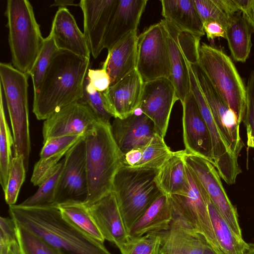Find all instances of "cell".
I'll list each match as a JSON object with an SVG mask.
<instances>
[{"label": "cell", "mask_w": 254, "mask_h": 254, "mask_svg": "<svg viewBox=\"0 0 254 254\" xmlns=\"http://www.w3.org/2000/svg\"><path fill=\"white\" fill-rule=\"evenodd\" d=\"M57 205L65 218L89 236L104 243L105 239L88 206L83 202L70 201Z\"/></svg>", "instance_id": "obj_33"}, {"label": "cell", "mask_w": 254, "mask_h": 254, "mask_svg": "<svg viewBox=\"0 0 254 254\" xmlns=\"http://www.w3.org/2000/svg\"><path fill=\"white\" fill-rule=\"evenodd\" d=\"M49 34L60 50L90 59V51L85 35L66 7H60L56 12Z\"/></svg>", "instance_id": "obj_22"}, {"label": "cell", "mask_w": 254, "mask_h": 254, "mask_svg": "<svg viewBox=\"0 0 254 254\" xmlns=\"http://www.w3.org/2000/svg\"><path fill=\"white\" fill-rule=\"evenodd\" d=\"M136 70L144 82L170 78V55L161 21L150 25L138 37Z\"/></svg>", "instance_id": "obj_9"}, {"label": "cell", "mask_w": 254, "mask_h": 254, "mask_svg": "<svg viewBox=\"0 0 254 254\" xmlns=\"http://www.w3.org/2000/svg\"><path fill=\"white\" fill-rule=\"evenodd\" d=\"M197 63L241 124L246 108V87L232 60L221 49L202 42L198 48Z\"/></svg>", "instance_id": "obj_7"}, {"label": "cell", "mask_w": 254, "mask_h": 254, "mask_svg": "<svg viewBox=\"0 0 254 254\" xmlns=\"http://www.w3.org/2000/svg\"><path fill=\"white\" fill-rule=\"evenodd\" d=\"M64 165L63 158L54 172L38 186L35 193L19 204L24 207H36L54 204L56 190Z\"/></svg>", "instance_id": "obj_36"}, {"label": "cell", "mask_w": 254, "mask_h": 254, "mask_svg": "<svg viewBox=\"0 0 254 254\" xmlns=\"http://www.w3.org/2000/svg\"><path fill=\"white\" fill-rule=\"evenodd\" d=\"M203 25L205 34L209 41H213L216 38H226L225 31L219 23L212 21Z\"/></svg>", "instance_id": "obj_46"}, {"label": "cell", "mask_w": 254, "mask_h": 254, "mask_svg": "<svg viewBox=\"0 0 254 254\" xmlns=\"http://www.w3.org/2000/svg\"><path fill=\"white\" fill-rule=\"evenodd\" d=\"M88 206L105 240L118 248L127 242L129 236L113 191Z\"/></svg>", "instance_id": "obj_20"}, {"label": "cell", "mask_w": 254, "mask_h": 254, "mask_svg": "<svg viewBox=\"0 0 254 254\" xmlns=\"http://www.w3.org/2000/svg\"><path fill=\"white\" fill-rule=\"evenodd\" d=\"M188 185L183 190L168 195L173 218L202 235L218 252H223L217 241L208 208L209 196L193 171L186 163Z\"/></svg>", "instance_id": "obj_8"}, {"label": "cell", "mask_w": 254, "mask_h": 254, "mask_svg": "<svg viewBox=\"0 0 254 254\" xmlns=\"http://www.w3.org/2000/svg\"><path fill=\"white\" fill-rule=\"evenodd\" d=\"M189 62L215 124L229 150L238 159L244 145L236 115L213 86L197 62Z\"/></svg>", "instance_id": "obj_10"}, {"label": "cell", "mask_w": 254, "mask_h": 254, "mask_svg": "<svg viewBox=\"0 0 254 254\" xmlns=\"http://www.w3.org/2000/svg\"><path fill=\"white\" fill-rule=\"evenodd\" d=\"M179 100L169 78H161L144 82L138 108L153 123L156 133L164 138L173 107Z\"/></svg>", "instance_id": "obj_14"}, {"label": "cell", "mask_w": 254, "mask_h": 254, "mask_svg": "<svg viewBox=\"0 0 254 254\" xmlns=\"http://www.w3.org/2000/svg\"><path fill=\"white\" fill-rule=\"evenodd\" d=\"M79 101L87 105L98 120L110 122L113 116L110 112L104 92L95 90L88 82L84 81L83 96Z\"/></svg>", "instance_id": "obj_41"}, {"label": "cell", "mask_w": 254, "mask_h": 254, "mask_svg": "<svg viewBox=\"0 0 254 254\" xmlns=\"http://www.w3.org/2000/svg\"><path fill=\"white\" fill-rule=\"evenodd\" d=\"M203 23L216 22L225 30L232 15L240 11L234 0H193Z\"/></svg>", "instance_id": "obj_34"}, {"label": "cell", "mask_w": 254, "mask_h": 254, "mask_svg": "<svg viewBox=\"0 0 254 254\" xmlns=\"http://www.w3.org/2000/svg\"><path fill=\"white\" fill-rule=\"evenodd\" d=\"M160 2L164 19L182 32L198 38L205 35L203 23L193 0H161Z\"/></svg>", "instance_id": "obj_27"}, {"label": "cell", "mask_w": 254, "mask_h": 254, "mask_svg": "<svg viewBox=\"0 0 254 254\" xmlns=\"http://www.w3.org/2000/svg\"><path fill=\"white\" fill-rule=\"evenodd\" d=\"M160 254H181L176 252L170 251H160Z\"/></svg>", "instance_id": "obj_51"}, {"label": "cell", "mask_w": 254, "mask_h": 254, "mask_svg": "<svg viewBox=\"0 0 254 254\" xmlns=\"http://www.w3.org/2000/svg\"><path fill=\"white\" fill-rule=\"evenodd\" d=\"M185 161L198 178L231 230L237 236L243 238L237 209L229 198L213 164L186 150Z\"/></svg>", "instance_id": "obj_11"}, {"label": "cell", "mask_w": 254, "mask_h": 254, "mask_svg": "<svg viewBox=\"0 0 254 254\" xmlns=\"http://www.w3.org/2000/svg\"><path fill=\"white\" fill-rule=\"evenodd\" d=\"M3 98V91L0 85V183L4 191L13 158L11 147L14 146V142L6 119Z\"/></svg>", "instance_id": "obj_35"}, {"label": "cell", "mask_w": 254, "mask_h": 254, "mask_svg": "<svg viewBox=\"0 0 254 254\" xmlns=\"http://www.w3.org/2000/svg\"><path fill=\"white\" fill-rule=\"evenodd\" d=\"M160 21L164 28L169 51L171 70L169 79L182 103L190 91L189 62L181 41L182 32L169 21L164 19Z\"/></svg>", "instance_id": "obj_24"}, {"label": "cell", "mask_w": 254, "mask_h": 254, "mask_svg": "<svg viewBox=\"0 0 254 254\" xmlns=\"http://www.w3.org/2000/svg\"><path fill=\"white\" fill-rule=\"evenodd\" d=\"M4 15L11 64L16 69L29 75L45 39L33 6L27 0H8Z\"/></svg>", "instance_id": "obj_4"}, {"label": "cell", "mask_w": 254, "mask_h": 254, "mask_svg": "<svg viewBox=\"0 0 254 254\" xmlns=\"http://www.w3.org/2000/svg\"><path fill=\"white\" fill-rule=\"evenodd\" d=\"M137 30L132 31L118 42L108 52L103 66L113 85L136 69L138 44Z\"/></svg>", "instance_id": "obj_25"}, {"label": "cell", "mask_w": 254, "mask_h": 254, "mask_svg": "<svg viewBox=\"0 0 254 254\" xmlns=\"http://www.w3.org/2000/svg\"><path fill=\"white\" fill-rule=\"evenodd\" d=\"M161 250L181 254H225L217 251L202 235L190 229L175 218L169 229L163 232Z\"/></svg>", "instance_id": "obj_23"}, {"label": "cell", "mask_w": 254, "mask_h": 254, "mask_svg": "<svg viewBox=\"0 0 254 254\" xmlns=\"http://www.w3.org/2000/svg\"><path fill=\"white\" fill-rule=\"evenodd\" d=\"M147 2V0H119L104 38V48L108 52L126 35L137 30Z\"/></svg>", "instance_id": "obj_21"}, {"label": "cell", "mask_w": 254, "mask_h": 254, "mask_svg": "<svg viewBox=\"0 0 254 254\" xmlns=\"http://www.w3.org/2000/svg\"><path fill=\"white\" fill-rule=\"evenodd\" d=\"M246 91V108L243 122L247 132V145L254 150V69L248 78Z\"/></svg>", "instance_id": "obj_42"}, {"label": "cell", "mask_w": 254, "mask_h": 254, "mask_svg": "<svg viewBox=\"0 0 254 254\" xmlns=\"http://www.w3.org/2000/svg\"><path fill=\"white\" fill-rule=\"evenodd\" d=\"M249 247L248 249L244 253V254H254V244H249Z\"/></svg>", "instance_id": "obj_50"}, {"label": "cell", "mask_w": 254, "mask_h": 254, "mask_svg": "<svg viewBox=\"0 0 254 254\" xmlns=\"http://www.w3.org/2000/svg\"><path fill=\"white\" fill-rule=\"evenodd\" d=\"M0 254H12L10 250V246L0 245Z\"/></svg>", "instance_id": "obj_49"}, {"label": "cell", "mask_w": 254, "mask_h": 254, "mask_svg": "<svg viewBox=\"0 0 254 254\" xmlns=\"http://www.w3.org/2000/svg\"><path fill=\"white\" fill-rule=\"evenodd\" d=\"M225 31L233 59L237 62L245 63L251 53L253 31L241 11L232 15Z\"/></svg>", "instance_id": "obj_31"}, {"label": "cell", "mask_w": 254, "mask_h": 254, "mask_svg": "<svg viewBox=\"0 0 254 254\" xmlns=\"http://www.w3.org/2000/svg\"><path fill=\"white\" fill-rule=\"evenodd\" d=\"M16 236L21 254H60L40 236L16 223Z\"/></svg>", "instance_id": "obj_38"}, {"label": "cell", "mask_w": 254, "mask_h": 254, "mask_svg": "<svg viewBox=\"0 0 254 254\" xmlns=\"http://www.w3.org/2000/svg\"><path fill=\"white\" fill-rule=\"evenodd\" d=\"M59 50L50 34L45 38L42 48L29 73L34 91L40 86L46 71Z\"/></svg>", "instance_id": "obj_39"}, {"label": "cell", "mask_w": 254, "mask_h": 254, "mask_svg": "<svg viewBox=\"0 0 254 254\" xmlns=\"http://www.w3.org/2000/svg\"><path fill=\"white\" fill-rule=\"evenodd\" d=\"M185 150L173 151L158 170L157 184L163 193L169 195L185 190L188 179L185 161Z\"/></svg>", "instance_id": "obj_30"}, {"label": "cell", "mask_w": 254, "mask_h": 254, "mask_svg": "<svg viewBox=\"0 0 254 254\" xmlns=\"http://www.w3.org/2000/svg\"><path fill=\"white\" fill-rule=\"evenodd\" d=\"M190 91L208 127L212 144L213 164L220 177L228 185L235 184L242 172L238 159L231 153L220 132L211 113L189 65Z\"/></svg>", "instance_id": "obj_12"}, {"label": "cell", "mask_w": 254, "mask_h": 254, "mask_svg": "<svg viewBox=\"0 0 254 254\" xmlns=\"http://www.w3.org/2000/svg\"><path fill=\"white\" fill-rule=\"evenodd\" d=\"M26 172L23 157L14 155L10 163L7 185L3 191L5 200L8 205L15 204Z\"/></svg>", "instance_id": "obj_40"}, {"label": "cell", "mask_w": 254, "mask_h": 254, "mask_svg": "<svg viewBox=\"0 0 254 254\" xmlns=\"http://www.w3.org/2000/svg\"><path fill=\"white\" fill-rule=\"evenodd\" d=\"M84 136L72 135L49 139L43 142L40 159L36 163L31 178L34 186H39L55 170L62 157Z\"/></svg>", "instance_id": "obj_26"}, {"label": "cell", "mask_w": 254, "mask_h": 254, "mask_svg": "<svg viewBox=\"0 0 254 254\" xmlns=\"http://www.w3.org/2000/svg\"><path fill=\"white\" fill-rule=\"evenodd\" d=\"M163 232H150L129 237L119 249L122 254H160Z\"/></svg>", "instance_id": "obj_37"}, {"label": "cell", "mask_w": 254, "mask_h": 254, "mask_svg": "<svg viewBox=\"0 0 254 254\" xmlns=\"http://www.w3.org/2000/svg\"><path fill=\"white\" fill-rule=\"evenodd\" d=\"M0 245L10 246L17 242L16 224L10 217L0 218Z\"/></svg>", "instance_id": "obj_44"}, {"label": "cell", "mask_w": 254, "mask_h": 254, "mask_svg": "<svg viewBox=\"0 0 254 254\" xmlns=\"http://www.w3.org/2000/svg\"><path fill=\"white\" fill-rule=\"evenodd\" d=\"M87 77L89 84L96 91L104 92L110 86V78L104 67L100 69H89Z\"/></svg>", "instance_id": "obj_43"}, {"label": "cell", "mask_w": 254, "mask_h": 254, "mask_svg": "<svg viewBox=\"0 0 254 254\" xmlns=\"http://www.w3.org/2000/svg\"><path fill=\"white\" fill-rule=\"evenodd\" d=\"M56 190L54 204L84 202L88 192L84 136L67 152Z\"/></svg>", "instance_id": "obj_13"}, {"label": "cell", "mask_w": 254, "mask_h": 254, "mask_svg": "<svg viewBox=\"0 0 254 254\" xmlns=\"http://www.w3.org/2000/svg\"><path fill=\"white\" fill-rule=\"evenodd\" d=\"M29 75L10 63H0V84L4 96L14 139V155H21L28 168L31 141L28 109Z\"/></svg>", "instance_id": "obj_6"}, {"label": "cell", "mask_w": 254, "mask_h": 254, "mask_svg": "<svg viewBox=\"0 0 254 254\" xmlns=\"http://www.w3.org/2000/svg\"><path fill=\"white\" fill-rule=\"evenodd\" d=\"M182 105L183 135L185 150L213 163L209 131L191 91L188 93Z\"/></svg>", "instance_id": "obj_16"}, {"label": "cell", "mask_w": 254, "mask_h": 254, "mask_svg": "<svg viewBox=\"0 0 254 254\" xmlns=\"http://www.w3.org/2000/svg\"><path fill=\"white\" fill-rule=\"evenodd\" d=\"M144 82L136 69L104 91L114 118H125L139 106Z\"/></svg>", "instance_id": "obj_19"}, {"label": "cell", "mask_w": 254, "mask_h": 254, "mask_svg": "<svg viewBox=\"0 0 254 254\" xmlns=\"http://www.w3.org/2000/svg\"><path fill=\"white\" fill-rule=\"evenodd\" d=\"M111 129L124 156L133 148L147 144L157 134L153 122L139 110L125 118H115Z\"/></svg>", "instance_id": "obj_18"}, {"label": "cell", "mask_w": 254, "mask_h": 254, "mask_svg": "<svg viewBox=\"0 0 254 254\" xmlns=\"http://www.w3.org/2000/svg\"><path fill=\"white\" fill-rule=\"evenodd\" d=\"M88 192L91 205L112 191L113 180L124 165V155L112 135L110 122L97 119L84 136Z\"/></svg>", "instance_id": "obj_3"}, {"label": "cell", "mask_w": 254, "mask_h": 254, "mask_svg": "<svg viewBox=\"0 0 254 254\" xmlns=\"http://www.w3.org/2000/svg\"><path fill=\"white\" fill-rule=\"evenodd\" d=\"M118 2L119 0H81L79 3L83 15L84 34L95 59L104 49L105 34Z\"/></svg>", "instance_id": "obj_17"}, {"label": "cell", "mask_w": 254, "mask_h": 254, "mask_svg": "<svg viewBox=\"0 0 254 254\" xmlns=\"http://www.w3.org/2000/svg\"><path fill=\"white\" fill-rule=\"evenodd\" d=\"M10 250L12 254H21L18 243H14L10 246Z\"/></svg>", "instance_id": "obj_48"}, {"label": "cell", "mask_w": 254, "mask_h": 254, "mask_svg": "<svg viewBox=\"0 0 254 254\" xmlns=\"http://www.w3.org/2000/svg\"><path fill=\"white\" fill-rule=\"evenodd\" d=\"M90 59L59 50L34 91L33 112L45 120L61 108L81 99Z\"/></svg>", "instance_id": "obj_2"}, {"label": "cell", "mask_w": 254, "mask_h": 254, "mask_svg": "<svg viewBox=\"0 0 254 254\" xmlns=\"http://www.w3.org/2000/svg\"><path fill=\"white\" fill-rule=\"evenodd\" d=\"M164 138L157 134L147 144L133 148L124 156V165L159 170L171 155Z\"/></svg>", "instance_id": "obj_29"}, {"label": "cell", "mask_w": 254, "mask_h": 254, "mask_svg": "<svg viewBox=\"0 0 254 254\" xmlns=\"http://www.w3.org/2000/svg\"><path fill=\"white\" fill-rule=\"evenodd\" d=\"M235 2L254 32V0H235Z\"/></svg>", "instance_id": "obj_45"}, {"label": "cell", "mask_w": 254, "mask_h": 254, "mask_svg": "<svg viewBox=\"0 0 254 254\" xmlns=\"http://www.w3.org/2000/svg\"><path fill=\"white\" fill-rule=\"evenodd\" d=\"M158 170L123 165L115 176L112 191L128 233L151 204L164 193L155 180Z\"/></svg>", "instance_id": "obj_5"}, {"label": "cell", "mask_w": 254, "mask_h": 254, "mask_svg": "<svg viewBox=\"0 0 254 254\" xmlns=\"http://www.w3.org/2000/svg\"><path fill=\"white\" fill-rule=\"evenodd\" d=\"M208 208L214 232L221 250L225 254H244L249 247V244L233 232L209 196Z\"/></svg>", "instance_id": "obj_32"}, {"label": "cell", "mask_w": 254, "mask_h": 254, "mask_svg": "<svg viewBox=\"0 0 254 254\" xmlns=\"http://www.w3.org/2000/svg\"><path fill=\"white\" fill-rule=\"evenodd\" d=\"M97 119L87 105L79 100L74 102L61 108L44 121L43 142L64 136H85Z\"/></svg>", "instance_id": "obj_15"}, {"label": "cell", "mask_w": 254, "mask_h": 254, "mask_svg": "<svg viewBox=\"0 0 254 254\" xmlns=\"http://www.w3.org/2000/svg\"><path fill=\"white\" fill-rule=\"evenodd\" d=\"M15 223L36 233L60 254H112L104 243L77 227L61 213L57 204L24 207L9 205Z\"/></svg>", "instance_id": "obj_1"}, {"label": "cell", "mask_w": 254, "mask_h": 254, "mask_svg": "<svg viewBox=\"0 0 254 254\" xmlns=\"http://www.w3.org/2000/svg\"><path fill=\"white\" fill-rule=\"evenodd\" d=\"M173 219L168 195L163 193L148 208L130 229L129 237L141 236L150 232L168 231Z\"/></svg>", "instance_id": "obj_28"}, {"label": "cell", "mask_w": 254, "mask_h": 254, "mask_svg": "<svg viewBox=\"0 0 254 254\" xmlns=\"http://www.w3.org/2000/svg\"><path fill=\"white\" fill-rule=\"evenodd\" d=\"M66 6H79V3H75L73 0H56L51 5V6H60V7H65Z\"/></svg>", "instance_id": "obj_47"}]
</instances>
